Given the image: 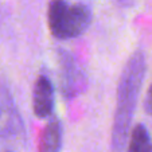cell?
Segmentation results:
<instances>
[{"label": "cell", "mask_w": 152, "mask_h": 152, "mask_svg": "<svg viewBox=\"0 0 152 152\" xmlns=\"http://www.w3.org/2000/svg\"><path fill=\"white\" fill-rule=\"evenodd\" d=\"M61 86L66 97L78 94L85 86V75L77 66L73 57L67 53H61Z\"/></svg>", "instance_id": "cell-4"}, {"label": "cell", "mask_w": 152, "mask_h": 152, "mask_svg": "<svg viewBox=\"0 0 152 152\" xmlns=\"http://www.w3.org/2000/svg\"><path fill=\"white\" fill-rule=\"evenodd\" d=\"M61 144H62V125L59 120L54 118L47 124L42 132L39 152H59Z\"/></svg>", "instance_id": "cell-6"}, {"label": "cell", "mask_w": 152, "mask_h": 152, "mask_svg": "<svg viewBox=\"0 0 152 152\" xmlns=\"http://www.w3.org/2000/svg\"><path fill=\"white\" fill-rule=\"evenodd\" d=\"M121 1H124V0H121Z\"/></svg>", "instance_id": "cell-9"}, {"label": "cell", "mask_w": 152, "mask_h": 152, "mask_svg": "<svg viewBox=\"0 0 152 152\" xmlns=\"http://www.w3.org/2000/svg\"><path fill=\"white\" fill-rule=\"evenodd\" d=\"M145 57L141 51H136L128 59L121 73L110 137L113 152H125L126 141L131 132V124L145 75Z\"/></svg>", "instance_id": "cell-1"}, {"label": "cell", "mask_w": 152, "mask_h": 152, "mask_svg": "<svg viewBox=\"0 0 152 152\" xmlns=\"http://www.w3.org/2000/svg\"><path fill=\"white\" fill-rule=\"evenodd\" d=\"M125 152H152V139L145 125L137 124L129 132Z\"/></svg>", "instance_id": "cell-7"}, {"label": "cell", "mask_w": 152, "mask_h": 152, "mask_svg": "<svg viewBox=\"0 0 152 152\" xmlns=\"http://www.w3.org/2000/svg\"><path fill=\"white\" fill-rule=\"evenodd\" d=\"M32 106L37 117L47 118L54 109V86L47 75L38 77L34 86Z\"/></svg>", "instance_id": "cell-5"}, {"label": "cell", "mask_w": 152, "mask_h": 152, "mask_svg": "<svg viewBox=\"0 0 152 152\" xmlns=\"http://www.w3.org/2000/svg\"><path fill=\"white\" fill-rule=\"evenodd\" d=\"M23 120L10 92L0 86V141L11 143L23 135Z\"/></svg>", "instance_id": "cell-3"}, {"label": "cell", "mask_w": 152, "mask_h": 152, "mask_svg": "<svg viewBox=\"0 0 152 152\" xmlns=\"http://www.w3.org/2000/svg\"><path fill=\"white\" fill-rule=\"evenodd\" d=\"M49 27L57 39L80 37L92 22V10L88 4H69L66 0H51L49 4Z\"/></svg>", "instance_id": "cell-2"}, {"label": "cell", "mask_w": 152, "mask_h": 152, "mask_svg": "<svg viewBox=\"0 0 152 152\" xmlns=\"http://www.w3.org/2000/svg\"><path fill=\"white\" fill-rule=\"evenodd\" d=\"M144 109L148 115L152 116V85L149 86L148 93L145 96V101H144Z\"/></svg>", "instance_id": "cell-8"}]
</instances>
